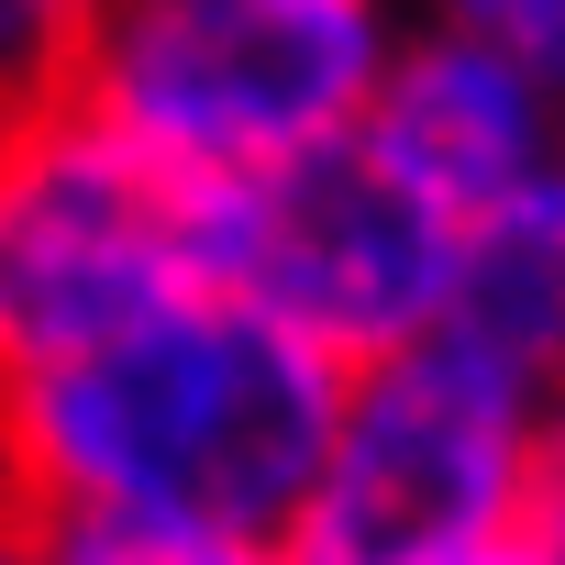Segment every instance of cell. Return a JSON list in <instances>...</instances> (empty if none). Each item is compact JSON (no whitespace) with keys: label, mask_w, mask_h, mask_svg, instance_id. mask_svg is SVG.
Here are the masks:
<instances>
[{"label":"cell","mask_w":565,"mask_h":565,"mask_svg":"<svg viewBox=\"0 0 565 565\" xmlns=\"http://www.w3.org/2000/svg\"><path fill=\"white\" fill-rule=\"evenodd\" d=\"M521 521L565 554V388H554L543 422H532V488H521Z\"/></svg>","instance_id":"cell-11"},{"label":"cell","mask_w":565,"mask_h":565,"mask_svg":"<svg viewBox=\"0 0 565 565\" xmlns=\"http://www.w3.org/2000/svg\"><path fill=\"white\" fill-rule=\"evenodd\" d=\"M455 565H565V554H554V543H543L532 521H510L499 543H477V554H455Z\"/></svg>","instance_id":"cell-12"},{"label":"cell","mask_w":565,"mask_h":565,"mask_svg":"<svg viewBox=\"0 0 565 565\" xmlns=\"http://www.w3.org/2000/svg\"><path fill=\"white\" fill-rule=\"evenodd\" d=\"M0 565H56L45 554V521H0Z\"/></svg>","instance_id":"cell-13"},{"label":"cell","mask_w":565,"mask_h":565,"mask_svg":"<svg viewBox=\"0 0 565 565\" xmlns=\"http://www.w3.org/2000/svg\"><path fill=\"white\" fill-rule=\"evenodd\" d=\"M200 289V189L111 145L56 89L0 100V399Z\"/></svg>","instance_id":"cell-4"},{"label":"cell","mask_w":565,"mask_h":565,"mask_svg":"<svg viewBox=\"0 0 565 565\" xmlns=\"http://www.w3.org/2000/svg\"><path fill=\"white\" fill-rule=\"evenodd\" d=\"M78 12H89V0H0V100H23V89L56 78Z\"/></svg>","instance_id":"cell-10"},{"label":"cell","mask_w":565,"mask_h":565,"mask_svg":"<svg viewBox=\"0 0 565 565\" xmlns=\"http://www.w3.org/2000/svg\"><path fill=\"white\" fill-rule=\"evenodd\" d=\"M444 34H477L565 111V0H444Z\"/></svg>","instance_id":"cell-9"},{"label":"cell","mask_w":565,"mask_h":565,"mask_svg":"<svg viewBox=\"0 0 565 565\" xmlns=\"http://www.w3.org/2000/svg\"><path fill=\"white\" fill-rule=\"evenodd\" d=\"M444 344L477 355L488 377H510L521 399L565 388V156L455 233Z\"/></svg>","instance_id":"cell-7"},{"label":"cell","mask_w":565,"mask_h":565,"mask_svg":"<svg viewBox=\"0 0 565 565\" xmlns=\"http://www.w3.org/2000/svg\"><path fill=\"white\" fill-rule=\"evenodd\" d=\"M433 211L477 222L499 211L510 189H532L554 156H565V111L510 67L488 56L477 34H422V45H388V78L355 122Z\"/></svg>","instance_id":"cell-6"},{"label":"cell","mask_w":565,"mask_h":565,"mask_svg":"<svg viewBox=\"0 0 565 565\" xmlns=\"http://www.w3.org/2000/svg\"><path fill=\"white\" fill-rule=\"evenodd\" d=\"M344 377L233 300H178L122 344L0 399V455L34 521H145L289 543Z\"/></svg>","instance_id":"cell-1"},{"label":"cell","mask_w":565,"mask_h":565,"mask_svg":"<svg viewBox=\"0 0 565 565\" xmlns=\"http://www.w3.org/2000/svg\"><path fill=\"white\" fill-rule=\"evenodd\" d=\"M455 211H433L366 134H333L266 178L200 189V277L333 377H366L444 333Z\"/></svg>","instance_id":"cell-3"},{"label":"cell","mask_w":565,"mask_h":565,"mask_svg":"<svg viewBox=\"0 0 565 565\" xmlns=\"http://www.w3.org/2000/svg\"><path fill=\"white\" fill-rule=\"evenodd\" d=\"M56 565H289V543H222V532H145V521H45Z\"/></svg>","instance_id":"cell-8"},{"label":"cell","mask_w":565,"mask_h":565,"mask_svg":"<svg viewBox=\"0 0 565 565\" xmlns=\"http://www.w3.org/2000/svg\"><path fill=\"white\" fill-rule=\"evenodd\" d=\"M377 78L388 0H89L45 89L178 189H233L355 134Z\"/></svg>","instance_id":"cell-2"},{"label":"cell","mask_w":565,"mask_h":565,"mask_svg":"<svg viewBox=\"0 0 565 565\" xmlns=\"http://www.w3.org/2000/svg\"><path fill=\"white\" fill-rule=\"evenodd\" d=\"M532 422L510 377L455 355L444 333L344 377L322 477L289 521V565H455L521 521Z\"/></svg>","instance_id":"cell-5"}]
</instances>
